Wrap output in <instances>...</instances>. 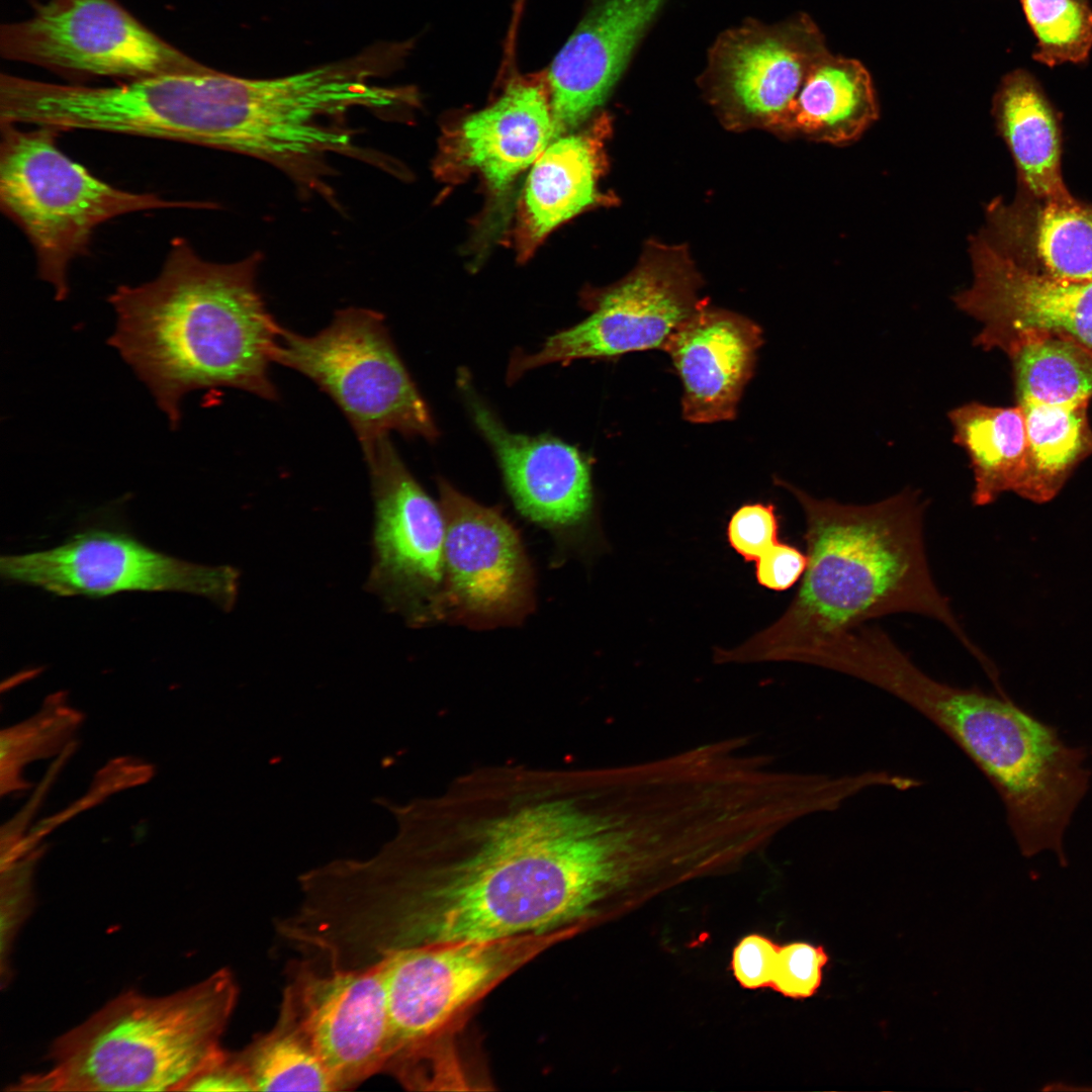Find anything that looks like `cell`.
I'll return each mask as SVG.
<instances>
[{
	"label": "cell",
	"mask_w": 1092,
	"mask_h": 1092,
	"mask_svg": "<svg viewBox=\"0 0 1092 1092\" xmlns=\"http://www.w3.org/2000/svg\"><path fill=\"white\" fill-rule=\"evenodd\" d=\"M393 811L394 836L354 861L340 896L344 937L367 964L586 924L606 898L651 873L668 840L628 764L486 766Z\"/></svg>",
	"instance_id": "cell-1"
},
{
	"label": "cell",
	"mask_w": 1092,
	"mask_h": 1092,
	"mask_svg": "<svg viewBox=\"0 0 1092 1092\" xmlns=\"http://www.w3.org/2000/svg\"><path fill=\"white\" fill-rule=\"evenodd\" d=\"M801 505L808 564L785 613L718 663L793 661L822 639L897 613L936 620L987 669L933 580L924 543L925 502L910 489L869 505L816 498L775 478Z\"/></svg>",
	"instance_id": "cell-2"
},
{
	"label": "cell",
	"mask_w": 1092,
	"mask_h": 1092,
	"mask_svg": "<svg viewBox=\"0 0 1092 1092\" xmlns=\"http://www.w3.org/2000/svg\"><path fill=\"white\" fill-rule=\"evenodd\" d=\"M260 253L232 263L203 259L175 238L159 274L120 285L108 297L116 314L109 344L166 415L181 421L191 391L231 387L276 399L269 364L280 326L257 289Z\"/></svg>",
	"instance_id": "cell-3"
},
{
	"label": "cell",
	"mask_w": 1092,
	"mask_h": 1092,
	"mask_svg": "<svg viewBox=\"0 0 1092 1092\" xmlns=\"http://www.w3.org/2000/svg\"><path fill=\"white\" fill-rule=\"evenodd\" d=\"M232 972L216 971L165 996L128 991L51 1045V1069L24 1076L27 1091H184L223 1049L235 1010Z\"/></svg>",
	"instance_id": "cell-4"
},
{
	"label": "cell",
	"mask_w": 1092,
	"mask_h": 1092,
	"mask_svg": "<svg viewBox=\"0 0 1092 1092\" xmlns=\"http://www.w3.org/2000/svg\"><path fill=\"white\" fill-rule=\"evenodd\" d=\"M0 206L28 239L37 274L57 300L68 296L69 268L102 223L145 210L212 206L115 187L62 152L60 131L52 127L0 123Z\"/></svg>",
	"instance_id": "cell-5"
},
{
	"label": "cell",
	"mask_w": 1092,
	"mask_h": 1092,
	"mask_svg": "<svg viewBox=\"0 0 1092 1092\" xmlns=\"http://www.w3.org/2000/svg\"><path fill=\"white\" fill-rule=\"evenodd\" d=\"M272 362L293 369L333 398L361 446L396 431L433 441L431 413L390 339L380 313L338 310L314 336L280 327Z\"/></svg>",
	"instance_id": "cell-6"
},
{
	"label": "cell",
	"mask_w": 1092,
	"mask_h": 1092,
	"mask_svg": "<svg viewBox=\"0 0 1092 1092\" xmlns=\"http://www.w3.org/2000/svg\"><path fill=\"white\" fill-rule=\"evenodd\" d=\"M584 926L433 943L385 957L380 962L390 1023L389 1061L396 1055L444 1042L445 1033L453 1029L464 1012L497 984Z\"/></svg>",
	"instance_id": "cell-7"
},
{
	"label": "cell",
	"mask_w": 1092,
	"mask_h": 1092,
	"mask_svg": "<svg viewBox=\"0 0 1092 1092\" xmlns=\"http://www.w3.org/2000/svg\"><path fill=\"white\" fill-rule=\"evenodd\" d=\"M0 53L9 61L68 78L125 81L206 66L145 26L116 0H46L23 20L0 28Z\"/></svg>",
	"instance_id": "cell-8"
},
{
	"label": "cell",
	"mask_w": 1092,
	"mask_h": 1092,
	"mask_svg": "<svg viewBox=\"0 0 1092 1092\" xmlns=\"http://www.w3.org/2000/svg\"><path fill=\"white\" fill-rule=\"evenodd\" d=\"M373 499L371 566L365 588L412 625L438 620L445 521L388 435L362 446Z\"/></svg>",
	"instance_id": "cell-9"
},
{
	"label": "cell",
	"mask_w": 1092,
	"mask_h": 1092,
	"mask_svg": "<svg viewBox=\"0 0 1092 1092\" xmlns=\"http://www.w3.org/2000/svg\"><path fill=\"white\" fill-rule=\"evenodd\" d=\"M699 278L686 256L654 249L619 283L587 298L589 316L550 336L535 353L517 350L507 380L553 363L610 358L663 348L671 334L704 302Z\"/></svg>",
	"instance_id": "cell-10"
},
{
	"label": "cell",
	"mask_w": 1092,
	"mask_h": 1092,
	"mask_svg": "<svg viewBox=\"0 0 1092 1092\" xmlns=\"http://www.w3.org/2000/svg\"><path fill=\"white\" fill-rule=\"evenodd\" d=\"M0 573L8 581L64 597L181 592L224 611L235 607L240 581L233 566L182 560L107 529L86 530L51 549L2 556Z\"/></svg>",
	"instance_id": "cell-11"
},
{
	"label": "cell",
	"mask_w": 1092,
	"mask_h": 1092,
	"mask_svg": "<svg viewBox=\"0 0 1092 1092\" xmlns=\"http://www.w3.org/2000/svg\"><path fill=\"white\" fill-rule=\"evenodd\" d=\"M1010 357L1027 438V463L1015 493L1034 503L1053 499L1074 469L1092 455L1088 404L1092 354L1053 336L1011 345Z\"/></svg>",
	"instance_id": "cell-12"
},
{
	"label": "cell",
	"mask_w": 1092,
	"mask_h": 1092,
	"mask_svg": "<svg viewBox=\"0 0 1092 1092\" xmlns=\"http://www.w3.org/2000/svg\"><path fill=\"white\" fill-rule=\"evenodd\" d=\"M438 487L445 521L438 620L476 628L518 623L532 607L533 579L517 531L446 480Z\"/></svg>",
	"instance_id": "cell-13"
},
{
	"label": "cell",
	"mask_w": 1092,
	"mask_h": 1092,
	"mask_svg": "<svg viewBox=\"0 0 1092 1092\" xmlns=\"http://www.w3.org/2000/svg\"><path fill=\"white\" fill-rule=\"evenodd\" d=\"M293 971L281 1005L308 1036L336 1091L384 1072L391 1037L381 962L357 969L306 962Z\"/></svg>",
	"instance_id": "cell-14"
},
{
	"label": "cell",
	"mask_w": 1092,
	"mask_h": 1092,
	"mask_svg": "<svg viewBox=\"0 0 1092 1092\" xmlns=\"http://www.w3.org/2000/svg\"><path fill=\"white\" fill-rule=\"evenodd\" d=\"M972 285L956 305L982 324L975 344L1005 351L1030 336L1070 341L1092 354V279L1058 280L1031 273L972 237Z\"/></svg>",
	"instance_id": "cell-15"
},
{
	"label": "cell",
	"mask_w": 1092,
	"mask_h": 1092,
	"mask_svg": "<svg viewBox=\"0 0 1092 1092\" xmlns=\"http://www.w3.org/2000/svg\"><path fill=\"white\" fill-rule=\"evenodd\" d=\"M826 52L808 15L777 23L750 18L718 35L700 81L727 112L785 123L809 70Z\"/></svg>",
	"instance_id": "cell-16"
},
{
	"label": "cell",
	"mask_w": 1092,
	"mask_h": 1092,
	"mask_svg": "<svg viewBox=\"0 0 1092 1092\" xmlns=\"http://www.w3.org/2000/svg\"><path fill=\"white\" fill-rule=\"evenodd\" d=\"M668 0H599L543 73L554 139L569 133L608 98Z\"/></svg>",
	"instance_id": "cell-17"
},
{
	"label": "cell",
	"mask_w": 1092,
	"mask_h": 1092,
	"mask_svg": "<svg viewBox=\"0 0 1092 1092\" xmlns=\"http://www.w3.org/2000/svg\"><path fill=\"white\" fill-rule=\"evenodd\" d=\"M554 140L544 74L517 76L484 108L444 138L436 170L444 180L480 174L496 192L533 165Z\"/></svg>",
	"instance_id": "cell-18"
},
{
	"label": "cell",
	"mask_w": 1092,
	"mask_h": 1092,
	"mask_svg": "<svg viewBox=\"0 0 1092 1092\" xmlns=\"http://www.w3.org/2000/svg\"><path fill=\"white\" fill-rule=\"evenodd\" d=\"M459 382L472 420L492 448L518 510L553 530L580 525L593 503L589 465L582 454L555 438L509 431L467 379L461 375Z\"/></svg>",
	"instance_id": "cell-19"
},
{
	"label": "cell",
	"mask_w": 1092,
	"mask_h": 1092,
	"mask_svg": "<svg viewBox=\"0 0 1092 1092\" xmlns=\"http://www.w3.org/2000/svg\"><path fill=\"white\" fill-rule=\"evenodd\" d=\"M762 343L757 324L704 301L662 348L682 383L684 419L694 424L735 419Z\"/></svg>",
	"instance_id": "cell-20"
},
{
	"label": "cell",
	"mask_w": 1092,
	"mask_h": 1092,
	"mask_svg": "<svg viewBox=\"0 0 1092 1092\" xmlns=\"http://www.w3.org/2000/svg\"><path fill=\"white\" fill-rule=\"evenodd\" d=\"M1019 267L1058 280L1092 279V205L1074 196L1037 199L1020 192L987 207L980 233Z\"/></svg>",
	"instance_id": "cell-21"
},
{
	"label": "cell",
	"mask_w": 1092,
	"mask_h": 1092,
	"mask_svg": "<svg viewBox=\"0 0 1092 1092\" xmlns=\"http://www.w3.org/2000/svg\"><path fill=\"white\" fill-rule=\"evenodd\" d=\"M604 120L554 139L533 163L515 228L520 260H527L558 225L600 201Z\"/></svg>",
	"instance_id": "cell-22"
},
{
	"label": "cell",
	"mask_w": 1092,
	"mask_h": 1092,
	"mask_svg": "<svg viewBox=\"0 0 1092 1092\" xmlns=\"http://www.w3.org/2000/svg\"><path fill=\"white\" fill-rule=\"evenodd\" d=\"M993 113L1015 163L1020 192L1037 199L1073 196L1062 175L1057 112L1036 79L1021 69L1007 74L995 94Z\"/></svg>",
	"instance_id": "cell-23"
},
{
	"label": "cell",
	"mask_w": 1092,
	"mask_h": 1092,
	"mask_svg": "<svg viewBox=\"0 0 1092 1092\" xmlns=\"http://www.w3.org/2000/svg\"><path fill=\"white\" fill-rule=\"evenodd\" d=\"M878 114L868 70L828 51L809 70L784 124L840 146L857 140Z\"/></svg>",
	"instance_id": "cell-24"
},
{
	"label": "cell",
	"mask_w": 1092,
	"mask_h": 1092,
	"mask_svg": "<svg viewBox=\"0 0 1092 1092\" xmlns=\"http://www.w3.org/2000/svg\"><path fill=\"white\" fill-rule=\"evenodd\" d=\"M947 416L953 442L966 451L974 473L973 504L986 506L1004 492H1015L1027 463V438L1019 406L972 401Z\"/></svg>",
	"instance_id": "cell-25"
},
{
	"label": "cell",
	"mask_w": 1092,
	"mask_h": 1092,
	"mask_svg": "<svg viewBox=\"0 0 1092 1092\" xmlns=\"http://www.w3.org/2000/svg\"><path fill=\"white\" fill-rule=\"evenodd\" d=\"M237 1055L254 1091H336L308 1036L283 1005L274 1026Z\"/></svg>",
	"instance_id": "cell-26"
},
{
	"label": "cell",
	"mask_w": 1092,
	"mask_h": 1092,
	"mask_svg": "<svg viewBox=\"0 0 1092 1092\" xmlns=\"http://www.w3.org/2000/svg\"><path fill=\"white\" fill-rule=\"evenodd\" d=\"M84 715L67 703L64 693L47 697L31 717L0 733V793L27 790L31 784L22 768L35 760L63 753L83 723Z\"/></svg>",
	"instance_id": "cell-27"
},
{
	"label": "cell",
	"mask_w": 1092,
	"mask_h": 1092,
	"mask_svg": "<svg viewBox=\"0 0 1092 1092\" xmlns=\"http://www.w3.org/2000/svg\"><path fill=\"white\" fill-rule=\"evenodd\" d=\"M1036 38L1033 58L1054 67L1082 63L1092 49L1090 0H1019Z\"/></svg>",
	"instance_id": "cell-28"
},
{
	"label": "cell",
	"mask_w": 1092,
	"mask_h": 1092,
	"mask_svg": "<svg viewBox=\"0 0 1092 1092\" xmlns=\"http://www.w3.org/2000/svg\"><path fill=\"white\" fill-rule=\"evenodd\" d=\"M154 775V766L136 757L120 756L109 760L96 772L85 795L65 810L42 819L30 829L15 849L13 860L21 858L38 846L44 836L64 822L98 805L117 792L148 783Z\"/></svg>",
	"instance_id": "cell-29"
},
{
	"label": "cell",
	"mask_w": 1092,
	"mask_h": 1092,
	"mask_svg": "<svg viewBox=\"0 0 1092 1092\" xmlns=\"http://www.w3.org/2000/svg\"><path fill=\"white\" fill-rule=\"evenodd\" d=\"M46 849V845H38L21 858L0 867L2 982L9 973L7 962L12 941L32 905L34 870Z\"/></svg>",
	"instance_id": "cell-30"
},
{
	"label": "cell",
	"mask_w": 1092,
	"mask_h": 1092,
	"mask_svg": "<svg viewBox=\"0 0 1092 1092\" xmlns=\"http://www.w3.org/2000/svg\"><path fill=\"white\" fill-rule=\"evenodd\" d=\"M827 961L823 947L807 942L780 947L770 987L788 997H810L821 984Z\"/></svg>",
	"instance_id": "cell-31"
},
{
	"label": "cell",
	"mask_w": 1092,
	"mask_h": 1092,
	"mask_svg": "<svg viewBox=\"0 0 1092 1092\" xmlns=\"http://www.w3.org/2000/svg\"><path fill=\"white\" fill-rule=\"evenodd\" d=\"M730 546L746 561H756L779 541V522L772 504H745L727 526Z\"/></svg>",
	"instance_id": "cell-32"
},
{
	"label": "cell",
	"mask_w": 1092,
	"mask_h": 1092,
	"mask_svg": "<svg viewBox=\"0 0 1092 1092\" xmlns=\"http://www.w3.org/2000/svg\"><path fill=\"white\" fill-rule=\"evenodd\" d=\"M780 947L766 937L751 934L734 948L732 969L737 981L745 988L766 987L771 984Z\"/></svg>",
	"instance_id": "cell-33"
},
{
	"label": "cell",
	"mask_w": 1092,
	"mask_h": 1092,
	"mask_svg": "<svg viewBox=\"0 0 1092 1092\" xmlns=\"http://www.w3.org/2000/svg\"><path fill=\"white\" fill-rule=\"evenodd\" d=\"M807 564L806 554L795 546L778 542L756 560V579L771 590H786L803 576Z\"/></svg>",
	"instance_id": "cell-34"
},
{
	"label": "cell",
	"mask_w": 1092,
	"mask_h": 1092,
	"mask_svg": "<svg viewBox=\"0 0 1092 1092\" xmlns=\"http://www.w3.org/2000/svg\"><path fill=\"white\" fill-rule=\"evenodd\" d=\"M254 1091L237 1053L222 1051L184 1088V1091Z\"/></svg>",
	"instance_id": "cell-35"
},
{
	"label": "cell",
	"mask_w": 1092,
	"mask_h": 1092,
	"mask_svg": "<svg viewBox=\"0 0 1092 1092\" xmlns=\"http://www.w3.org/2000/svg\"><path fill=\"white\" fill-rule=\"evenodd\" d=\"M72 748L73 744L59 755V759L55 763V766L52 767L49 776L44 778V784L39 786L38 790L33 794L26 805L9 822L2 826L0 837V866H4L10 861L15 849L23 840L25 836L23 832L26 825L32 818V815L36 810L35 808L40 804L41 797L44 795L49 785H51L53 777H55L60 769L64 759L71 754Z\"/></svg>",
	"instance_id": "cell-36"
},
{
	"label": "cell",
	"mask_w": 1092,
	"mask_h": 1092,
	"mask_svg": "<svg viewBox=\"0 0 1092 1092\" xmlns=\"http://www.w3.org/2000/svg\"><path fill=\"white\" fill-rule=\"evenodd\" d=\"M524 4H525V0H516L515 1L514 15L521 16Z\"/></svg>",
	"instance_id": "cell-37"
}]
</instances>
